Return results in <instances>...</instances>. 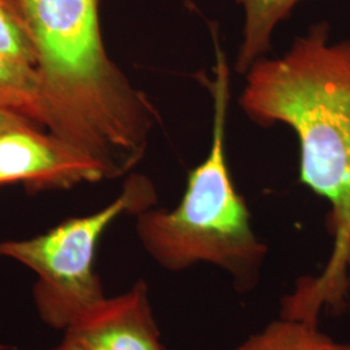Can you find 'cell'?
I'll list each match as a JSON object with an SVG mask.
<instances>
[{
	"instance_id": "obj_1",
	"label": "cell",
	"mask_w": 350,
	"mask_h": 350,
	"mask_svg": "<svg viewBox=\"0 0 350 350\" xmlns=\"http://www.w3.org/2000/svg\"><path fill=\"white\" fill-rule=\"evenodd\" d=\"M239 105L250 122L289 127L299 143V180L325 199L332 252L321 275L300 278L287 312L317 321L348 300L344 252L350 232V39L332 42L322 21L282 56L250 66Z\"/></svg>"
},
{
	"instance_id": "obj_2",
	"label": "cell",
	"mask_w": 350,
	"mask_h": 350,
	"mask_svg": "<svg viewBox=\"0 0 350 350\" xmlns=\"http://www.w3.org/2000/svg\"><path fill=\"white\" fill-rule=\"evenodd\" d=\"M215 63L212 79L200 75L213 103L212 143L206 157L187 174L186 189L173 209L135 215L143 250L161 269L182 273L209 263L231 278L239 293L257 287L269 245L258 238L247 201L234 183L226 156V125L231 100V68L217 26L212 27Z\"/></svg>"
},
{
	"instance_id": "obj_3",
	"label": "cell",
	"mask_w": 350,
	"mask_h": 350,
	"mask_svg": "<svg viewBox=\"0 0 350 350\" xmlns=\"http://www.w3.org/2000/svg\"><path fill=\"white\" fill-rule=\"evenodd\" d=\"M146 175H127L120 195L100 211L62 222L34 238L0 241V257L21 263L37 280L33 301L40 321L64 334L105 297L94 270L103 234L121 215H138L157 204Z\"/></svg>"
},
{
	"instance_id": "obj_4",
	"label": "cell",
	"mask_w": 350,
	"mask_h": 350,
	"mask_svg": "<svg viewBox=\"0 0 350 350\" xmlns=\"http://www.w3.org/2000/svg\"><path fill=\"white\" fill-rule=\"evenodd\" d=\"M108 180L100 163L37 126L0 133V186L21 183L29 192Z\"/></svg>"
},
{
	"instance_id": "obj_5",
	"label": "cell",
	"mask_w": 350,
	"mask_h": 350,
	"mask_svg": "<svg viewBox=\"0 0 350 350\" xmlns=\"http://www.w3.org/2000/svg\"><path fill=\"white\" fill-rule=\"evenodd\" d=\"M64 338L86 350H165L144 279L118 296H105Z\"/></svg>"
},
{
	"instance_id": "obj_6",
	"label": "cell",
	"mask_w": 350,
	"mask_h": 350,
	"mask_svg": "<svg viewBox=\"0 0 350 350\" xmlns=\"http://www.w3.org/2000/svg\"><path fill=\"white\" fill-rule=\"evenodd\" d=\"M0 109L50 130V108L37 68L3 52H0Z\"/></svg>"
},
{
	"instance_id": "obj_7",
	"label": "cell",
	"mask_w": 350,
	"mask_h": 350,
	"mask_svg": "<svg viewBox=\"0 0 350 350\" xmlns=\"http://www.w3.org/2000/svg\"><path fill=\"white\" fill-rule=\"evenodd\" d=\"M244 10L243 39L234 70L247 75L250 66L269 56L276 26L291 17L302 0H237Z\"/></svg>"
},
{
	"instance_id": "obj_8",
	"label": "cell",
	"mask_w": 350,
	"mask_h": 350,
	"mask_svg": "<svg viewBox=\"0 0 350 350\" xmlns=\"http://www.w3.org/2000/svg\"><path fill=\"white\" fill-rule=\"evenodd\" d=\"M234 350H350V341L331 338L318 322L280 315Z\"/></svg>"
},
{
	"instance_id": "obj_9",
	"label": "cell",
	"mask_w": 350,
	"mask_h": 350,
	"mask_svg": "<svg viewBox=\"0 0 350 350\" xmlns=\"http://www.w3.org/2000/svg\"><path fill=\"white\" fill-rule=\"evenodd\" d=\"M0 52L38 68L37 42L23 0H0Z\"/></svg>"
},
{
	"instance_id": "obj_10",
	"label": "cell",
	"mask_w": 350,
	"mask_h": 350,
	"mask_svg": "<svg viewBox=\"0 0 350 350\" xmlns=\"http://www.w3.org/2000/svg\"><path fill=\"white\" fill-rule=\"evenodd\" d=\"M34 125L30 121H27L25 118L17 116L12 112L0 109V133H4L7 130L16 129V127H21V126ZM38 127V126H37Z\"/></svg>"
},
{
	"instance_id": "obj_11",
	"label": "cell",
	"mask_w": 350,
	"mask_h": 350,
	"mask_svg": "<svg viewBox=\"0 0 350 350\" xmlns=\"http://www.w3.org/2000/svg\"><path fill=\"white\" fill-rule=\"evenodd\" d=\"M344 278H345L347 295H348V299H350V232L345 252H344Z\"/></svg>"
},
{
	"instance_id": "obj_12",
	"label": "cell",
	"mask_w": 350,
	"mask_h": 350,
	"mask_svg": "<svg viewBox=\"0 0 350 350\" xmlns=\"http://www.w3.org/2000/svg\"><path fill=\"white\" fill-rule=\"evenodd\" d=\"M52 350H86L83 349L82 347H79V345H77L75 342L73 341H70V340H68V338H64L63 341L56 347V348H53Z\"/></svg>"
}]
</instances>
